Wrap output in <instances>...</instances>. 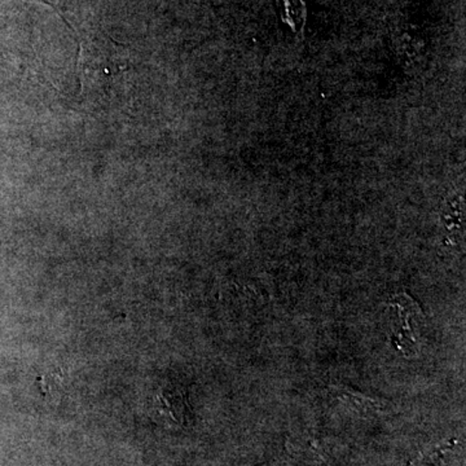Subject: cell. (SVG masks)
Returning a JSON list of instances; mask_svg holds the SVG:
<instances>
[{
    "label": "cell",
    "instance_id": "cell-1",
    "mask_svg": "<svg viewBox=\"0 0 466 466\" xmlns=\"http://www.w3.org/2000/svg\"><path fill=\"white\" fill-rule=\"evenodd\" d=\"M330 394L360 416H376L388 410L386 401L373 400L360 392L351 391L339 386L330 388Z\"/></svg>",
    "mask_w": 466,
    "mask_h": 466
},
{
    "label": "cell",
    "instance_id": "cell-2",
    "mask_svg": "<svg viewBox=\"0 0 466 466\" xmlns=\"http://www.w3.org/2000/svg\"><path fill=\"white\" fill-rule=\"evenodd\" d=\"M456 444V441H446L429 447L410 462V466H441L447 456L455 450Z\"/></svg>",
    "mask_w": 466,
    "mask_h": 466
}]
</instances>
